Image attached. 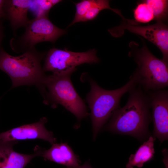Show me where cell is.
<instances>
[{
  "mask_svg": "<svg viewBox=\"0 0 168 168\" xmlns=\"http://www.w3.org/2000/svg\"><path fill=\"white\" fill-rule=\"evenodd\" d=\"M128 92L126 104L115 111L105 128L114 133L131 136L140 141L147 140L152 120L149 96L138 85Z\"/></svg>",
  "mask_w": 168,
  "mask_h": 168,
  "instance_id": "6da1fadb",
  "label": "cell"
},
{
  "mask_svg": "<svg viewBox=\"0 0 168 168\" xmlns=\"http://www.w3.org/2000/svg\"><path fill=\"white\" fill-rule=\"evenodd\" d=\"M76 68L51 75H46L39 90L44 98V102L53 108L60 105L71 112L79 121L87 116L86 106L75 90L71 79Z\"/></svg>",
  "mask_w": 168,
  "mask_h": 168,
  "instance_id": "7a4b0ae2",
  "label": "cell"
},
{
  "mask_svg": "<svg viewBox=\"0 0 168 168\" xmlns=\"http://www.w3.org/2000/svg\"><path fill=\"white\" fill-rule=\"evenodd\" d=\"M46 55L35 48L18 56L10 55L2 48L0 49V69L11 79V88L22 85L36 86L41 88L46 76L41 63Z\"/></svg>",
  "mask_w": 168,
  "mask_h": 168,
  "instance_id": "3957f363",
  "label": "cell"
},
{
  "mask_svg": "<svg viewBox=\"0 0 168 168\" xmlns=\"http://www.w3.org/2000/svg\"><path fill=\"white\" fill-rule=\"evenodd\" d=\"M89 82L91 89L86 97V100L91 110L93 139L115 111L120 107L122 96L138 85L137 76L134 72L129 81L121 87L108 90L102 88L93 80Z\"/></svg>",
  "mask_w": 168,
  "mask_h": 168,
  "instance_id": "277c9868",
  "label": "cell"
},
{
  "mask_svg": "<svg viewBox=\"0 0 168 168\" xmlns=\"http://www.w3.org/2000/svg\"><path fill=\"white\" fill-rule=\"evenodd\" d=\"M129 56L138 65V85L146 92L164 89L168 86V63L154 56L143 42L142 47L134 42L130 43Z\"/></svg>",
  "mask_w": 168,
  "mask_h": 168,
  "instance_id": "5b68a950",
  "label": "cell"
},
{
  "mask_svg": "<svg viewBox=\"0 0 168 168\" xmlns=\"http://www.w3.org/2000/svg\"><path fill=\"white\" fill-rule=\"evenodd\" d=\"M25 29L22 35L14 37L10 41V46L15 52L24 53L43 42L54 43L66 32L54 25L48 16L42 15H38L30 20Z\"/></svg>",
  "mask_w": 168,
  "mask_h": 168,
  "instance_id": "8992f818",
  "label": "cell"
},
{
  "mask_svg": "<svg viewBox=\"0 0 168 168\" xmlns=\"http://www.w3.org/2000/svg\"><path fill=\"white\" fill-rule=\"evenodd\" d=\"M99 58L94 49L87 51L76 52L56 48L50 49L46 54L43 69L57 73L67 69L76 68L81 64L98 63Z\"/></svg>",
  "mask_w": 168,
  "mask_h": 168,
  "instance_id": "52a82bcc",
  "label": "cell"
},
{
  "mask_svg": "<svg viewBox=\"0 0 168 168\" xmlns=\"http://www.w3.org/2000/svg\"><path fill=\"white\" fill-rule=\"evenodd\" d=\"M126 30L142 36L154 44L161 52L162 59L168 63V28L164 23L157 22L153 25L141 26L131 24L126 20L108 31L113 36L119 37Z\"/></svg>",
  "mask_w": 168,
  "mask_h": 168,
  "instance_id": "ba28073f",
  "label": "cell"
},
{
  "mask_svg": "<svg viewBox=\"0 0 168 168\" xmlns=\"http://www.w3.org/2000/svg\"><path fill=\"white\" fill-rule=\"evenodd\" d=\"M146 92L152 110L153 137L162 143L168 138V91L163 89Z\"/></svg>",
  "mask_w": 168,
  "mask_h": 168,
  "instance_id": "9c48e42d",
  "label": "cell"
},
{
  "mask_svg": "<svg viewBox=\"0 0 168 168\" xmlns=\"http://www.w3.org/2000/svg\"><path fill=\"white\" fill-rule=\"evenodd\" d=\"M47 121V119L43 117L36 122L23 125L1 133L0 142L41 139L52 145L55 143L56 138L52 132L45 128V124Z\"/></svg>",
  "mask_w": 168,
  "mask_h": 168,
  "instance_id": "30bf717a",
  "label": "cell"
},
{
  "mask_svg": "<svg viewBox=\"0 0 168 168\" xmlns=\"http://www.w3.org/2000/svg\"><path fill=\"white\" fill-rule=\"evenodd\" d=\"M34 0H5L4 10L5 18L9 21L13 32L19 28L25 27L30 20L27 16L28 11Z\"/></svg>",
  "mask_w": 168,
  "mask_h": 168,
  "instance_id": "8fae6325",
  "label": "cell"
},
{
  "mask_svg": "<svg viewBox=\"0 0 168 168\" xmlns=\"http://www.w3.org/2000/svg\"><path fill=\"white\" fill-rule=\"evenodd\" d=\"M40 156L44 159L64 165L67 167H74L80 165L78 157L67 143H54L47 150L35 147Z\"/></svg>",
  "mask_w": 168,
  "mask_h": 168,
  "instance_id": "7c38bea8",
  "label": "cell"
},
{
  "mask_svg": "<svg viewBox=\"0 0 168 168\" xmlns=\"http://www.w3.org/2000/svg\"><path fill=\"white\" fill-rule=\"evenodd\" d=\"M17 142H0V168H25L34 157L39 156L35 150L32 154H25L15 151L13 146Z\"/></svg>",
  "mask_w": 168,
  "mask_h": 168,
  "instance_id": "4fadbf2b",
  "label": "cell"
},
{
  "mask_svg": "<svg viewBox=\"0 0 168 168\" xmlns=\"http://www.w3.org/2000/svg\"><path fill=\"white\" fill-rule=\"evenodd\" d=\"M156 138L150 136L144 142L134 154L131 155L127 163L126 168H133L134 166L140 168L144 164L151 161L154 157V142Z\"/></svg>",
  "mask_w": 168,
  "mask_h": 168,
  "instance_id": "5bb4252c",
  "label": "cell"
},
{
  "mask_svg": "<svg viewBox=\"0 0 168 168\" xmlns=\"http://www.w3.org/2000/svg\"><path fill=\"white\" fill-rule=\"evenodd\" d=\"M110 9L120 16L123 20L126 19L123 16L121 11L118 9L111 8L110 1L107 0H94L93 5L87 12L82 22L86 21L95 19L99 13L104 9Z\"/></svg>",
  "mask_w": 168,
  "mask_h": 168,
  "instance_id": "9a60e30c",
  "label": "cell"
},
{
  "mask_svg": "<svg viewBox=\"0 0 168 168\" xmlns=\"http://www.w3.org/2000/svg\"><path fill=\"white\" fill-rule=\"evenodd\" d=\"M152 12L154 20L157 22H164L167 19L168 1L166 0H144Z\"/></svg>",
  "mask_w": 168,
  "mask_h": 168,
  "instance_id": "2e32d148",
  "label": "cell"
},
{
  "mask_svg": "<svg viewBox=\"0 0 168 168\" xmlns=\"http://www.w3.org/2000/svg\"><path fill=\"white\" fill-rule=\"evenodd\" d=\"M133 12L134 19L133 20L137 24L148 23L154 20L152 12L144 0L138 3Z\"/></svg>",
  "mask_w": 168,
  "mask_h": 168,
  "instance_id": "e0dca14e",
  "label": "cell"
},
{
  "mask_svg": "<svg viewBox=\"0 0 168 168\" xmlns=\"http://www.w3.org/2000/svg\"><path fill=\"white\" fill-rule=\"evenodd\" d=\"M94 0H83L75 3L76 12L74 18L69 25L70 26L82 21L93 5Z\"/></svg>",
  "mask_w": 168,
  "mask_h": 168,
  "instance_id": "ac0fdd59",
  "label": "cell"
},
{
  "mask_svg": "<svg viewBox=\"0 0 168 168\" xmlns=\"http://www.w3.org/2000/svg\"><path fill=\"white\" fill-rule=\"evenodd\" d=\"M34 2L38 6L39 11L38 15H42L48 16L51 8L54 5L52 0H36Z\"/></svg>",
  "mask_w": 168,
  "mask_h": 168,
  "instance_id": "d6986e66",
  "label": "cell"
},
{
  "mask_svg": "<svg viewBox=\"0 0 168 168\" xmlns=\"http://www.w3.org/2000/svg\"><path fill=\"white\" fill-rule=\"evenodd\" d=\"M2 21V19L0 20V49L2 48L1 46L2 42L4 36Z\"/></svg>",
  "mask_w": 168,
  "mask_h": 168,
  "instance_id": "ffe728a7",
  "label": "cell"
},
{
  "mask_svg": "<svg viewBox=\"0 0 168 168\" xmlns=\"http://www.w3.org/2000/svg\"><path fill=\"white\" fill-rule=\"evenodd\" d=\"M5 0H0V20L5 18L4 6Z\"/></svg>",
  "mask_w": 168,
  "mask_h": 168,
  "instance_id": "44dd1931",
  "label": "cell"
},
{
  "mask_svg": "<svg viewBox=\"0 0 168 168\" xmlns=\"http://www.w3.org/2000/svg\"><path fill=\"white\" fill-rule=\"evenodd\" d=\"M66 168H92L90 165L89 162L88 161L82 165H79L77 166L74 167H67Z\"/></svg>",
  "mask_w": 168,
  "mask_h": 168,
  "instance_id": "7402d4cb",
  "label": "cell"
},
{
  "mask_svg": "<svg viewBox=\"0 0 168 168\" xmlns=\"http://www.w3.org/2000/svg\"><path fill=\"white\" fill-rule=\"evenodd\" d=\"M165 165L166 168H168V165L167 164H165Z\"/></svg>",
  "mask_w": 168,
  "mask_h": 168,
  "instance_id": "603a6c76",
  "label": "cell"
}]
</instances>
